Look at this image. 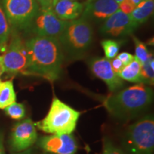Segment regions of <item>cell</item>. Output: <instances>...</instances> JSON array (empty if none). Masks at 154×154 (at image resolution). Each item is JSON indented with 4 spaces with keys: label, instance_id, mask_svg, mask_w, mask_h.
<instances>
[{
    "label": "cell",
    "instance_id": "13",
    "mask_svg": "<svg viewBox=\"0 0 154 154\" xmlns=\"http://www.w3.org/2000/svg\"><path fill=\"white\" fill-rule=\"evenodd\" d=\"M119 9L114 0H93L84 6L82 18L99 22L105 21Z\"/></svg>",
    "mask_w": 154,
    "mask_h": 154
},
{
    "label": "cell",
    "instance_id": "10",
    "mask_svg": "<svg viewBox=\"0 0 154 154\" xmlns=\"http://www.w3.org/2000/svg\"><path fill=\"white\" fill-rule=\"evenodd\" d=\"M137 27L138 26L131 20L129 14H125L118 9L104 21L100 32L105 35L121 36L132 34Z\"/></svg>",
    "mask_w": 154,
    "mask_h": 154
},
{
    "label": "cell",
    "instance_id": "7",
    "mask_svg": "<svg viewBox=\"0 0 154 154\" xmlns=\"http://www.w3.org/2000/svg\"><path fill=\"white\" fill-rule=\"evenodd\" d=\"M2 64L5 72L25 74L28 66V54L26 44L19 36H14L2 56Z\"/></svg>",
    "mask_w": 154,
    "mask_h": 154
},
{
    "label": "cell",
    "instance_id": "21",
    "mask_svg": "<svg viewBox=\"0 0 154 154\" xmlns=\"http://www.w3.org/2000/svg\"><path fill=\"white\" fill-rule=\"evenodd\" d=\"M132 37L135 44V52H136V54H135L134 57L141 63V64H143L149 59V58L152 54L149 51L145 44L140 42L135 36H133Z\"/></svg>",
    "mask_w": 154,
    "mask_h": 154
},
{
    "label": "cell",
    "instance_id": "36",
    "mask_svg": "<svg viewBox=\"0 0 154 154\" xmlns=\"http://www.w3.org/2000/svg\"><path fill=\"white\" fill-rule=\"evenodd\" d=\"M44 154H51V153H44ZM52 154H53V153H52Z\"/></svg>",
    "mask_w": 154,
    "mask_h": 154
},
{
    "label": "cell",
    "instance_id": "19",
    "mask_svg": "<svg viewBox=\"0 0 154 154\" xmlns=\"http://www.w3.org/2000/svg\"><path fill=\"white\" fill-rule=\"evenodd\" d=\"M153 55H151L149 58V59L142 64L140 76H141V83H143V84H148L150 85L153 84Z\"/></svg>",
    "mask_w": 154,
    "mask_h": 154
},
{
    "label": "cell",
    "instance_id": "31",
    "mask_svg": "<svg viewBox=\"0 0 154 154\" xmlns=\"http://www.w3.org/2000/svg\"><path fill=\"white\" fill-rule=\"evenodd\" d=\"M4 72H5V71H4V68L2 66V63H0V76H1V75Z\"/></svg>",
    "mask_w": 154,
    "mask_h": 154
},
{
    "label": "cell",
    "instance_id": "24",
    "mask_svg": "<svg viewBox=\"0 0 154 154\" xmlns=\"http://www.w3.org/2000/svg\"><path fill=\"white\" fill-rule=\"evenodd\" d=\"M119 9H120L122 12L127 14H130L135 9V7H136L131 0H124L119 4Z\"/></svg>",
    "mask_w": 154,
    "mask_h": 154
},
{
    "label": "cell",
    "instance_id": "17",
    "mask_svg": "<svg viewBox=\"0 0 154 154\" xmlns=\"http://www.w3.org/2000/svg\"><path fill=\"white\" fill-rule=\"evenodd\" d=\"M14 102H16V94L12 81L0 80V109H5Z\"/></svg>",
    "mask_w": 154,
    "mask_h": 154
},
{
    "label": "cell",
    "instance_id": "33",
    "mask_svg": "<svg viewBox=\"0 0 154 154\" xmlns=\"http://www.w3.org/2000/svg\"><path fill=\"white\" fill-rule=\"evenodd\" d=\"M92 1H93V0H86V4H88V3H90V2H92Z\"/></svg>",
    "mask_w": 154,
    "mask_h": 154
},
{
    "label": "cell",
    "instance_id": "4",
    "mask_svg": "<svg viewBox=\"0 0 154 154\" xmlns=\"http://www.w3.org/2000/svg\"><path fill=\"white\" fill-rule=\"evenodd\" d=\"M80 114V112L54 98L47 116L34 125L47 134H72L76 128Z\"/></svg>",
    "mask_w": 154,
    "mask_h": 154
},
{
    "label": "cell",
    "instance_id": "2",
    "mask_svg": "<svg viewBox=\"0 0 154 154\" xmlns=\"http://www.w3.org/2000/svg\"><path fill=\"white\" fill-rule=\"evenodd\" d=\"M151 87L138 83L109 96L104 106L111 115L117 118H127L145 110L153 100Z\"/></svg>",
    "mask_w": 154,
    "mask_h": 154
},
{
    "label": "cell",
    "instance_id": "27",
    "mask_svg": "<svg viewBox=\"0 0 154 154\" xmlns=\"http://www.w3.org/2000/svg\"><path fill=\"white\" fill-rule=\"evenodd\" d=\"M39 5L40 8L43 9H51L53 0H36Z\"/></svg>",
    "mask_w": 154,
    "mask_h": 154
},
{
    "label": "cell",
    "instance_id": "22",
    "mask_svg": "<svg viewBox=\"0 0 154 154\" xmlns=\"http://www.w3.org/2000/svg\"><path fill=\"white\" fill-rule=\"evenodd\" d=\"M5 113L9 116L14 119H22L25 116V109L24 105L14 102L5 109Z\"/></svg>",
    "mask_w": 154,
    "mask_h": 154
},
{
    "label": "cell",
    "instance_id": "35",
    "mask_svg": "<svg viewBox=\"0 0 154 154\" xmlns=\"http://www.w3.org/2000/svg\"><path fill=\"white\" fill-rule=\"evenodd\" d=\"M2 63V56H0V63Z\"/></svg>",
    "mask_w": 154,
    "mask_h": 154
},
{
    "label": "cell",
    "instance_id": "25",
    "mask_svg": "<svg viewBox=\"0 0 154 154\" xmlns=\"http://www.w3.org/2000/svg\"><path fill=\"white\" fill-rule=\"evenodd\" d=\"M117 57L121 61L124 66H126L128 63L131 62L134 60V56L132 55L131 54L128 52H122L117 55Z\"/></svg>",
    "mask_w": 154,
    "mask_h": 154
},
{
    "label": "cell",
    "instance_id": "15",
    "mask_svg": "<svg viewBox=\"0 0 154 154\" xmlns=\"http://www.w3.org/2000/svg\"><path fill=\"white\" fill-rule=\"evenodd\" d=\"M154 0H143L129 14L131 20L138 26L151 17L153 12Z\"/></svg>",
    "mask_w": 154,
    "mask_h": 154
},
{
    "label": "cell",
    "instance_id": "28",
    "mask_svg": "<svg viewBox=\"0 0 154 154\" xmlns=\"http://www.w3.org/2000/svg\"><path fill=\"white\" fill-rule=\"evenodd\" d=\"M0 154H5L3 145V135L0 132Z\"/></svg>",
    "mask_w": 154,
    "mask_h": 154
},
{
    "label": "cell",
    "instance_id": "26",
    "mask_svg": "<svg viewBox=\"0 0 154 154\" xmlns=\"http://www.w3.org/2000/svg\"><path fill=\"white\" fill-rule=\"evenodd\" d=\"M111 67H112L113 70L114 71L115 73H116L117 74L121 72V70L124 68V64L121 62V61L119 59L118 57H115L114 59L110 60Z\"/></svg>",
    "mask_w": 154,
    "mask_h": 154
},
{
    "label": "cell",
    "instance_id": "29",
    "mask_svg": "<svg viewBox=\"0 0 154 154\" xmlns=\"http://www.w3.org/2000/svg\"><path fill=\"white\" fill-rule=\"evenodd\" d=\"M15 154H32V152H31V150L29 149V150H25L23 152H21V153H15Z\"/></svg>",
    "mask_w": 154,
    "mask_h": 154
},
{
    "label": "cell",
    "instance_id": "3",
    "mask_svg": "<svg viewBox=\"0 0 154 154\" xmlns=\"http://www.w3.org/2000/svg\"><path fill=\"white\" fill-rule=\"evenodd\" d=\"M63 51L72 58L83 57L93 40V29L87 20L80 18L69 21L64 30L58 36Z\"/></svg>",
    "mask_w": 154,
    "mask_h": 154
},
{
    "label": "cell",
    "instance_id": "5",
    "mask_svg": "<svg viewBox=\"0 0 154 154\" xmlns=\"http://www.w3.org/2000/svg\"><path fill=\"white\" fill-rule=\"evenodd\" d=\"M126 149L131 154H152L154 147V121L147 116L131 125L126 138Z\"/></svg>",
    "mask_w": 154,
    "mask_h": 154
},
{
    "label": "cell",
    "instance_id": "14",
    "mask_svg": "<svg viewBox=\"0 0 154 154\" xmlns=\"http://www.w3.org/2000/svg\"><path fill=\"white\" fill-rule=\"evenodd\" d=\"M84 5L77 1L53 0L51 9L61 20L72 21L76 19L84 10Z\"/></svg>",
    "mask_w": 154,
    "mask_h": 154
},
{
    "label": "cell",
    "instance_id": "20",
    "mask_svg": "<svg viewBox=\"0 0 154 154\" xmlns=\"http://www.w3.org/2000/svg\"><path fill=\"white\" fill-rule=\"evenodd\" d=\"M101 46L104 51L106 58L109 60H111L118 55L121 43L115 40L105 39L101 42Z\"/></svg>",
    "mask_w": 154,
    "mask_h": 154
},
{
    "label": "cell",
    "instance_id": "6",
    "mask_svg": "<svg viewBox=\"0 0 154 154\" xmlns=\"http://www.w3.org/2000/svg\"><path fill=\"white\" fill-rule=\"evenodd\" d=\"M2 8L9 24L23 29L31 26L40 7L36 0H2Z\"/></svg>",
    "mask_w": 154,
    "mask_h": 154
},
{
    "label": "cell",
    "instance_id": "8",
    "mask_svg": "<svg viewBox=\"0 0 154 154\" xmlns=\"http://www.w3.org/2000/svg\"><path fill=\"white\" fill-rule=\"evenodd\" d=\"M68 22L59 19L52 9L40 8L31 26L37 36L58 37L64 30Z\"/></svg>",
    "mask_w": 154,
    "mask_h": 154
},
{
    "label": "cell",
    "instance_id": "16",
    "mask_svg": "<svg viewBox=\"0 0 154 154\" xmlns=\"http://www.w3.org/2000/svg\"><path fill=\"white\" fill-rule=\"evenodd\" d=\"M141 63L134 57V60L124 66L118 75L121 79L133 83H141Z\"/></svg>",
    "mask_w": 154,
    "mask_h": 154
},
{
    "label": "cell",
    "instance_id": "32",
    "mask_svg": "<svg viewBox=\"0 0 154 154\" xmlns=\"http://www.w3.org/2000/svg\"><path fill=\"white\" fill-rule=\"evenodd\" d=\"M114 1H115L116 2L117 4H119H119H120V3L121 2L124 1V0H114Z\"/></svg>",
    "mask_w": 154,
    "mask_h": 154
},
{
    "label": "cell",
    "instance_id": "18",
    "mask_svg": "<svg viewBox=\"0 0 154 154\" xmlns=\"http://www.w3.org/2000/svg\"><path fill=\"white\" fill-rule=\"evenodd\" d=\"M10 34L9 24L6 17L2 6L0 4V50L5 51L7 49V42Z\"/></svg>",
    "mask_w": 154,
    "mask_h": 154
},
{
    "label": "cell",
    "instance_id": "23",
    "mask_svg": "<svg viewBox=\"0 0 154 154\" xmlns=\"http://www.w3.org/2000/svg\"><path fill=\"white\" fill-rule=\"evenodd\" d=\"M103 154H124L120 149H117L113 146L110 140L104 139L103 141Z\"/></svg>",
    "mask_w": 154,
    "mask_h": 154
},
{
    "label": "cell",
    "instance_id": "1",
    "mask_svg": "<svg viewBox=\"0 0 154 154\" xmlns=\"http://www.w3.org/2000/svg\"><path fill=\"white\" fill-rule=\"evenodd\" d=\"M28 66L25 74L42 77L50 82L59 78L63 51L57 37L36 36L25 42Z\"/></svg>",
    "mask_w": 154,
    "mask_h": 154
},
{
    "label": "cell",
    "instance_id": "9",
    "mask_svg": "<svg viewBox=\"0 0 154 154\" xmlns=\"http://www.w3.org/2000/svg\"><path fill=\"white\" fill-rule=\"evenodd\" d=\"M37 132L34 123L29 119L15 124L11 136V149L21 152L26 150L35 143Z\"/></svg>",
    "mask_w": 154,
    "mask_h": 154
},
{
    "label": "cell",
    "instance_id": "34",
    "mask_svg": "<svg viewBox=\"0 0 154 154\" xmlns=\"http://www.w3.org/2000/svg\"><path fill=\"white\" fill-rule=\"evenodd\" d=\"M61 1H76V0H61Z\"/></svg>",
    "mask_w": 154,
    "mask_h": 154
},
{
    "label": "cell",
    "instance_id": "11",
    "mask_svg": "<svg viewBox=\"0 0 154 154\" xmlns=\"http://www.w3.org/2000/svg\"><path fill=\"white\" fill-rule=\"evenodd\" d=\"M44 151L53 154H75L76 140L72 134H53L44 136L38 142Z\"/></svg>",
    "mask_w": 154,
    "mask_h": 154
},
{
    "label": "cell",
    "instance_id": "30",
    "mask_svg": "<svg viewBox=\"0 0 154 154\" xmlns=\"http://www.w3.org/2000/svg\"><path fill=\"white\" fill-rule=\"evenodd\" d=\"M131 1L135 5L137 6V5H138V4H139L140 2H141L143 1V0H131Z\"/></svg>",
    "mask_w": 154,
    "mask_h": 154
},
{
    "label": "cell",
    "instance_id": "12",
    "mask_svg": "<svg viewBox=\"0 0 154 154\" xmlns=\"http://www.w3.org/2000/svg\"><path fill=\"white\" fill-rule=\"evenodd\" d=\"M90 68L93 74L103 80L111 91H115L124 85V82L115 73L111 67L110 60L106 58H96L90 62Z\"/></svg>",
    "mask_w": 154,
    "mask_h": 154
}]
</instances>
